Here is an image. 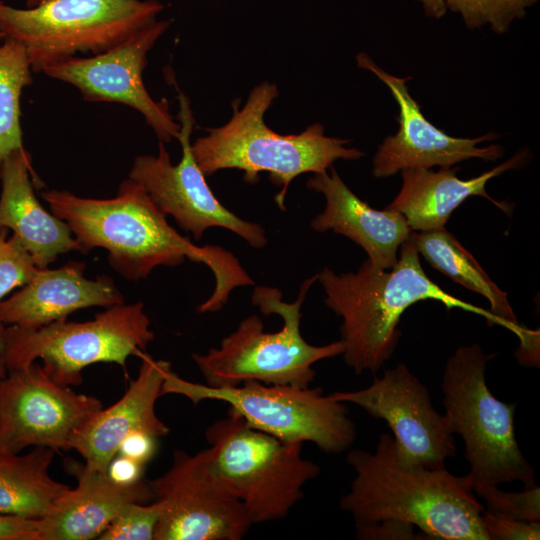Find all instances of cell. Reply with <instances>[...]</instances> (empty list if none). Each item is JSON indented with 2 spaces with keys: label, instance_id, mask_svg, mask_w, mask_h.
<instances>
[{
  "label": "cell",
  "instance_id": "23",
  "mask_svg": "<svg viewBox=\"0 0 540 540\" xmlns=\"http://www.w3.org/2000/svg\"><path fill=\"white\" fill-rule=\"evenodd\" d=\"M410 241L427 262L454 282L484 296L490 304L498 325L512 332L518 338L526 328L519 325L510 306L507 293L503 292L488 276L474 256L444 227L412 231Z\"/></svg>",
  "mask_w": 540,
  "mask_h": 540
},
{
  "label": "cell",
  "instance_id": "36",
  "mask_svg": "<svg viewBox=\"0 0 540 540\" xmlns=\"http://www.w3.org/2000/svg\"><path fill=\"white\" fill-rule=\"evenodd\" d=\"M424 13L433 19L442 18L447 12L446 0H418Z\"/></svg>",
  "mask_w": 540,
  "mask_h": 540
},
{
  "label": "cell",
  "instance_id": "5",
  "mask_svg": "<svg viewBox=\"0 0 540 540\" xmlns=\"http://www.w3.org/2000/svg\"><path fill=\"white\" fill-rule=\"evenodd\" d=\"M317 276L302 283L297 299L285 302L279 289L256 286L252 304L264 315L276 314L283 320L277 332H266L261 318L250 315L224 337L217 348L192 358L205 384L235 386L246 381L272 385L308 387L314 381L313 365L343 353L341 340L323 346L308 343L300 331L301 307Z\"/></svg>",
  "mask_w": 540,
  "mask_h": 540
},
{
  "label": "cell",
  "instance_id": "27",
  "mask_svg": "<svg viewBox=\"0 0 540 540\" xmlns=\"http://www.w3.org/2000/svg\"><path fill=\"white\" fill-rule=\"evenodd\" d=\"M477 497L482 498L487 509L528 522H540V489L537 485L523 488L521 492L500 490L497 485L472 486Z\"/></svg>",
  "mask_w": 540,
  "mask_h": 540
},
{
  "label": "cell",
  "instance_id": "15",
  "mask_svg": "<svg viewBox=\"0 0 540 540\" xmlns=\"http://www.w3.org/2000/svg\"><path fill=\"white\" fill-rule=\"evenodd\" d=\"M155 20L120 44L91 57H71L43 70L47 76L77 88L85 101L127 105L142 114L159 141L177 139L180 124L166 99L155 101L143 82L147 54L169 28Z\"/></svg>",
  "mask_w": 540,
  "mask_h": 540
},
{
  "label": "cell",
  "instance_id": "11",
  "mask_svg": "<svg viewBox=\"0 0 540 540\" xmlns=\"http://www.w3.org/2000/svg\"><path fill=\"white\" fill-rule=\"evenodd\" d=\"M180 124L178 140L182 148L181 160L173 165L164 143L159 141L157 155L137 156L129 171L130 179L140 184L154 204L172 216L178 226L200 240L209 228L227 229L251 247L261 249L268 239L265 229L238 217L221 204L210 189L191 149L190 137L195 120L188 97L178 89Z\"/></svg>",
  "mask_w": 540,
  "mask_h": 540
},
{
  "label": "cell",
  "instance_id": "34",
  "mask_svg": "<svg viewBox=\"0 0 540 540\" xmlns=\"http://www.w3.org/2000/svg\"><path fill=\"white\" fill-rule=\"evenodd\" d=\"M144 464L126 456L116 454L110 462L107 474L120 484H134L143 480Z\"/></svg>",
  "mask_w": 540,
  "mask_h": 540
},
{
  "label": "cell",
  "instance_id": "33",
  "mask_svg": "<svg viewBox=\"0 0 540 540\" xmlns=\"http://www.w3.org/2000/svg\"><path fill=\"white\" fill-rule=\"evenodd\" d=\"M157 437L144 432L128 435L119 446L117 454L146 464L155 455Z\"/></svg>",
  "mask_w": 540,
  "mask_h": 540
},
{
  "label": "cell",
  "instance_id": "12",
  "mask_svg": "<svg viewBox=\"0 0 540 540\" xmlns=\"http://www.w3.org/2000/svg\"><path fill=\"white\" fill-rule=\"evenodd\" d=\"M102 408L99 399L56 383L36 361L8 371L0 379V451L71 450L73 435Z\"/></svg>",
  "mask_w": 540,
  "mask_h": 540
},
{
  "label": "cell",
  "instance_id": "18",
  "mask_svg": "<svg viewBox=\"0 0 540 540\" xmlns=\"http://www.w3.org/2000/svg\"><path fill=\"white\" fill-rule=\"evenodd\" d=\"M85 268V263L76 261L57 269L38 268L19 291L0 302V323L38 329L83 308L124 303L111 278L88 279Z\"/></svg>",
  "mask_w": 540,
  "mask_h": 540
},
{
  "label": "cell",
  "instance_id": "30",
  "mask_svg": "<svg viewBox=\"0 0 540 540\" xmlns=\"http://www.w3.org/2000/svg\"><path fill=\"white\" fill-rule=\"evenodd\" d=\"M482 525L488 540H532L540 538V522L519 520L484 509Z\"/></svg>",
  "mask_w": 540,
  "mask_h": 540
},
{
  "label": "cell",
  "instance_id": "1",
  "mask_svg": "<svg viewBox=\"0 0 540 540\" xmlns=\"http://www.w3.org/2000/svg\"><path fill=\"white\" fill-rule=\"evenodd\" d=\"M41 197L51 213L67 223L83 254L105 249L110 265L127 280L144 279L157 266L174 267L185 259L206 265L215 287L198 307L199 313L219 311L235 288L254 285L231 252L217 245L197 246L176 231L144 188L130 178L121 182L113 198H84L56 189L41 192Z\"/></svg>",
  "mask_w": 540,
  "mask_h": 540
},
{
  "label": "cell",
  "instance_id": "19",
  "mask_svg": "<svg viewBox=\"0 0 540 540\" xmlns=\"http://www.w3.org/2000/svg\"><path fill=\"white\" fill-rule=\"evenodd\" d=\"M0 185V230H11L38 268L48 267L70 251L83 253L67 223L46 211L36 197L34 185L42 183L25 148L3 160Z\"/></svg>",
  "mask_w": 540,
  "mask_h": 540
},
{
  "label": "cell",
  "instance_id": "26",
  "mask_svg": "<svg viewBox=\"0 0 540 540\" xmlns=\"http://www.w3.org/2000/svg\"><path fill=\"white\" fill-rule=\"evenodd\" d=\"M539 0H446V9L457 13L468 29L485 25L497 34L507 32L516 19H523L528 8Z\"/></svg>",
  "mask_w": 540,
  "mask_h": 540
},
{
  "label": "cell",
  "instance_id": "25",
  "mask_svg": "<svg viewBox=\"0 0 540 540\" xmlns=\"http://www.w3.org/2000/svg\"><path fill=\"white\" fill-rule=\"evenodd\" d=\"M32 67L22 44L3 39L0 45V165L15 150L24 149L20 99L32 81Z\"/></svg>",
  "mask_w": 540,
  "mask_h": 540
},
{
  "label": "cell",
  "instance_id": "21",
  "mask_svg": "<svg viewBox=\"0 0 540 540\" xmlns=\"http://www.w3.org/2000/svg\"><path fill=\"white\" fill-rule=\"evenodd\" d=\"M69 470L78 484L66 490L40 523V540L98 539L130 504L147 503L154 494L147 481L120 484L107 473L72 462Z\"/></svg>",
  "mask_w": 540,
  "mask_h": 540
},
{
  "label": "cell",
  "instance_id": "22",
  "mask_svg": "<svg viewBox=\"0 0 540 540\" xmlns=\"http://www.w3.org/2000/svg\"><path fill=\"white\" fill-rule=\"evenodd\" d=\"M527 157V151H520L491 170L468 180L458 178L456 169H404L401 171V189L386 209L402 214L412 231L444 227L452 212L471 196H482L509 214L511 206L491 198L486 192V184L508 170L520 168Z\"/></svg>",
  "mask_w": 540,
  "mask_h": 540
},
{
  "label": "cell",
  "instance_id": "28",
  "mask_svg": "<svg viewBox=\"0 0 540 540\" xmlns=\"http://www.w3.org/2000/svg\"><path fill=\"white\" fill-rule=\"evenodd\" d=\"M161 505L132 503L128 505L98 537L101 540H152Z\"/></svg>",
  "mask_w": 540,
  "mask_h": 540
},
{
  "label": "cell",
  "instance_id": "9",
  "mask_svg": "<svg viewBox=\"0 0 540 540\" xmlns=\"http://www.w3.org/2000/svg\"><path fill=\"white\" fill-rule=\"evenodd\" d=\"M155 338L143 302L118 304L97 313L93 320H57L38 329L3 325L0 348L8 371L41 359L56 383L70 386L83 381L82 370L99 363H116L126 371L130 355H139Z\"/></svg>",
  "mask_w": 540,
  "mask_h": 540
},
{
  "label": "cell",
  "instance_id": "14",
  "mask_svg": "<svg viewBox=\"0 0 540 540\" xmlns=\"http://www.w3.org/2000/svg\"><path fill=\"white\" fill-rule=\"evenodd\" d=\"M147 482L161 505L155 540H240L253 525L242 503L208 471L200 452L175 451L168 471Z\"/></svg>",
  "mask_w": 540,
  "mask_h": 540
},
{
  "label": "cell",
  "instance_id": "17",
  "mask_svg": "<svg viewBox=\"0 0 540 540\" xmlns=\"http://www.w3.org/2000/svg\"><path fill=\"white\" fill-rule=\"evenodd\" d=\"M138 376L116 403L97 412L72 437L70 449L84 459V465L94 471L107 473L123 440L134 432H144L157 438L169 433L168 426L155 411L157 399L171 365L140 352Z\"/></svg>",
  "mask_w": 540,
  "mask_h": 540
},
{
  "label": "cell",
  "instance_id": "39",
  "mask_svg": "<svg viewBox=\"0 0 540 540\" xmlns=\"http://www.w3.org/2000/svg\"><path fill=\"white\" fill-rule=\"evenodd\" d=\"M0 40H3V35L1 32H0Z\"/></svg>",
  "mask_w": 540,
  "mask_h": 540
},
{
  "label": "cell",
  "instance_id": "3",
  "mask_svg": "<svg viewBox=\"0 0 540 540\" xmlns=\"http://www.w3.org/2000/svg\"><path fill=\"white\" fill-rule=\"evenodd\" d=\"M390 269L374 267L367 259L356 272L337 274L325 267L316 276L325 304L342 318L343 358L356 374L375 373L393 355L401 336L397 328L404 311L426 299L440 301L448 310L460 308L498 324L490 311L444 291L424 272L410 239L400 246Z\"/></svg>",
  "mask_w": 540,
  "mask_h": 540
},
{
  "label": "cell",
  "instance_id": "20",
  "mask_svg": "<svg viewBox=\"0 0 540 540\" xmlns=\"http://www.w3.org/2000/svg\"><path fill=\"white\" fill-rule=\"evenodd\" d=\"M307 187L325 198L324 210L310 222L316 232L333 231L362 247L368 260L380 269L392 268L400 246L412 230L405 217L395 211L376 210L356 196L331 166L315 173Z\"/></svg>",
  "mask_w": 540,
  "mask_h": 540
},
{
  "label": "cell",
  "instance_id": "7",
  "mask_svg": "<svg viewBox=\"0 0 540 540\" xmlns=\"http://www.w3.org/2000/svg\"><path fill=\"white\" fill-rule=\"evenodd\" d=\"M490 357L471 344L448 358L441 382L445 416L463 439L471 487L521 481L531 488L535 472L516 440L515 404L497 399L485 380Z\"/></svg>",
  "mask_w": 540,
  "mask_h": 540
},
{
  "label": "cell",
  "instance_id": "13",
  "mask_svg": "<svg viewBox=\"0 0 540 540\" xmlns=\"http://www.w3.org/2000/svg\"><path fill=\"white\" fill-rule=\"evenodd\" d=\"M331 394L385 421L403 464L443 469L446 459L456 453L449 420L437 412L427 387L404 363L375 376L366 388Z\"/></svg>",
  "mask_w": 540,
  "mask_h": 540
},
{
  "label": "cell",
  "instance_id": "29",
  "mask_svg": "<svg viewBox=\"0 0 540 540\" xmlns=\"http://www.w3.org/2000/svg\"><path fill=\"white\" fill-rule=\"evenodd\" d=\"M8 230H0V302L11 291L26 284L36 273L31 255ZM3 324L0 323V331Z\"/></svg>",
  "mask_w": 540,
  "mask_h": 540
},
{
  "label": "cell",
  "instance_id": "32",
  "mask_svg": "<svg viewBox=\"0 0 540 540\" xmlns=\"http://www.w3.org/2000/svg\"><path fill=\"white\" fill-rule=\"evenodd\" d=\"M0 540H40L39 519L0 514Z\"/></svg>",
  "mask_w": 540,
  "mask_h": 540
},
{
  "label": "cell",
  "instance_id": "37",
  "mask_svg": "<svg viewBox=\"0 0 540 540\" xmlns=\"http://www.w3.org/2000/svg\"><path fill=\"white\" fill-rule=\"evenodd\" d=\"M6 374H7V369H6L4 359H3V355H2V352H1V348H0V379L5 377Z\"/></svg>",
  "mask_w": 540,
  "mask_h": 540
},
{
  "label": "cell",
  "instance_id": "6",
  "mask_svg": "<svg viewBox=\"0 0 540 540\" xmlns=\"http://www.w3.org/2000/svg\"><path fill=\"white\" fill-rule=\"evenodd\" d=\"M205 437L209 447L200 451L205 466L242 503L252 524L285 518L320 473L302 456L304 443L255 429L230 409L208 426Z\"/></svg>",
  "mask_w": 540,
  "mask_h": 540
},
{
  "label": "cell",
  "instance_id": "35",
  "mask_svg": "<svg viewBox=\"0 0 540 540\" xmlns=\"http://www.w3.org/2000/svg\"><path fill=\"white\" fill-rule=\"evenodd\" d=\"M538 336V332L525 329L519 337L521 343L516 355L521 364L539 366Z\"/></svg>",
  "mask_w": 540,
  "mask_h": 540
},
{
  "label": "cell",
  "instance_id": "31",
  "mask_svg": "<svg viewBox=\"0 0 540 540\" xmlns=\"http://www.w3.org/2000/svg\"><path fill=\"white\" fill-rule=\"evenodd\" d=\"M409 523L385 520L374 524L356 525V536L364 540H415L421 539Z\"/></svg>",
  "mask_w": 540,
  "mask_h": 540
},
{
  "label": "cell",
  "instance_id": "38",
  "mask_svg": "<svg viewBox=\"0 0 540 540\" xmlns=\"http://www.w3.org/2000/svg\"><path fill=\"white\" fill-rule=\"evenodd\" d=\"M42 0H25V3L28 8L36 6Z\"/></svg>",
  "mask_w": 540,
  "mask_h": 540
},
{
  "label": "cell",
  "instance_id": "10",
  "mask_svg": "<svg viewBox=\"0 0 540 540\" xmlns=\"http://www.w3.org/2000/svg\"><path fill=\"white\" fill-rule=\"evenodd\" d=\"M161 394H176L197 405L222 401L251 427L284 441L312 442L329 454L348 450L356 428L345 403L321 388L272 385L246 381L235 386L212 387L181 378L172 370L165 376Z\"/></svg>",
  "mask_w": 540,
  "mask_h": 540
},
{
  "label": "cell",
  "instance_id": "24",
  "mask_svg": "<svg viewBox=\"0 0 540 540\" xmlns=\"http://www.w3.org/2000/svg\"><path fill=\"white\" fill-rule=\"evenodd\" d=\"M56 451L43 446L25 455L0 451V514L45 517L70 488L49 475Z\"/></svg>",
  "mask_w": 540,
  "mask_h": 540
},
{
  "label": "cell",
  "instance_id": "8",
  "mask_svg": "<svg viewBox=\"0 0 540 540\" xmlns=\"http://www.w3.org/2000/svg\"><path fill=\"white\" fill-rule=\"evenodd\" d=\"M157 0H42L15 8L0 0L3 39L22 44L33 72L75 57L100 54L157 20Z\"/></svg>",
  "mask_w": 540,
  "mask_h": 540
},
{
  "label": "cell",
  "instance_id": "2",
  "mask_svg": "<svg viewBox=\"0 0 540 540\" xmlns=\"http://www.w3.org/2000/svg\"><path fill=\"white\" fill-rule=\"evenodd\" d=\"M346 459L355 477L339 506L356 525L395 520L412 524L425 539L488 540L485 508L467 475L403 464L389 433L380 435L374 452L352 449Z\"/></svg>",
  "mask_w": 540,
  "mask_h": 540
},
{
  "label": "cell",
  "instance_id": "4",
  "mask_svg": "<svg viewBox=\"0 0 540 540\" xmlns=\"http://www.w3.org/2000/svg\"><path fill=\"white\" fill-rule=\"evenodd\" d=\"M278 95L275 84L257 85L242 108L240 101L233 103V115L226 124L208 129L206 136L191 143V149L205 176L235 168L243 171L245 182L253 184L259 173H268L280 188L275 202L285 211L288 187L297 176L325 172L337 160H357L364 153L347 147V139L326 136L320 123L299 134L281 135L270 129L264 115Z\"/></svg>",
  "mask_w": 540,
  "mask_h": 540
},
{
  "label": "cell",
  "instance_id": "16",
  "mask_svg": "<svg viewBox=\"0 0 540 540\" xmlns=\"http://www.w3.org/2000/svg\"><path fill=\"white\" fill-rule=\"evenodd\" d=\"M356 59L359 67L373 73L389 88L399 108L398 131L387 136L373 156L372 173L376 178L390 177L404 169L451 168L473 158L494 161L502 157L504 148L499 144L478 146L494 140L495 133L476 138L448 135L424 116L409 93L406 83L411 77L401 78L384 71L363 52Z\"/></svg>",
  "mask_w": 540,
  "mask_h": 540
}]
</instances>
